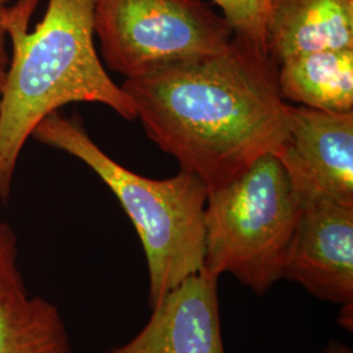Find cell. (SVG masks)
Here are the masks:
<instances>
[{
  "label": "cell",
  "mask_w": 353,
  "mask_h": 353,
  "mask_svg": "<svg viewBox=\"0 0 353 353\" xmlns=\"http://www.w3.org/2000/svg\"><path fill=\"white\" fill-rule=\"evenodd\" d=\"M17 256V237L12 227L0 221V303L13 293L26 290Z\"/></svg>",
  "instance_id": "obj_13"
},
{
  "label": "cell",
  "mask_w": 353,
  "mask_h": 353,
  "mask_svg": "<svg viewBox=\"0 0 353 353\" xmlns=\"http://www.w3.org/2000/svg\"><path fill=\"white\" fill-rule=\"evenodd\" d=\"M316 353H353V350L343 341H328L321 351Z\"/></svg>",
  "instance_id": "obj_16"
},
{
  "label": "cell",
  "mask_w": 353,
  "mask_h": 353,
  "mask_svg": "<svg viewBox=\"0 0 353 353\" xmlns=\"http://www.w3.org/2000/svg\"><path fill=\"white\" fill-rule=\"evenodd\" d=\"M122 88L150 139L208 191L275 153L290 127L278 65L234 38L219 54L126 79Z\"/></svg>",
  "instance_id": "obj_1"
},
{
  "label": "cell",
  "mask_w": 353,
  "mask_h": 353,
  "mask_svg": "<svg viewBox=\"0 0 353 353\" xmlns=\"http://www.w3.org/2000/svg\"><path fill=\"white\" fill-rule=\"evenodd\" d=\"M285 101L331 113L353 112V49L293 57L278 67Z\"/></svg>",
  "instance_id": "obj_10"
},
{
  "label": "cell",
  "mask_w": 353,
  "mask_h": 353,
  "mask_svg": "<svg viewBox=\"0 0 353 353\" xmlns=\"http://www.w3.org/2000/svg\"><path fill=\"white\" fill-rule=\"evenodd\" d=\"M322 301L353 303V205L330 199L301 202L281 270Z\"/></svg>",
  "instance_id": "obj_7"
},
{
  "label": "cell",
  "mask_w": 353,
  "mask_h": 353,
  "mask_svg": "<svg viewBox=\"0 0 353 353\" xmlns=\"http://www.w3.org/2000/svg\"><path fill=\"white\" fill-rule=\"evenodd\" d=\"M301 201L274 153L243 174L210 190L204 207L203 268L232 275L258 296L281 280Z\"/></svg>",
  "instance_id": "obj_4"
},
{
  "label": "cell",
  "mask_w": 353,
  "mask_h": 353,
  "mask_svg": "<svg viewBox=\"0 0 353 353\" xmlns=\"http://www.w3.org/2000/svg\"><path fill=\"white\" fill-rule=\"evenodd\" d=\"M8 0H0V94L6 83V76L10 65L8 50V32H7V11Z\"/></svg>",
  "instance_id": "obj_14"
},
{
  "label": "cell",
  "mask_w": 353,
  "mask_h": 353,
  "mask_svg": "<svg viewBox=\"0 0 353 353\" xmlns=\"http://www.w3.org/2000/svg\"><path fill=\"white\" fill-rule=\"evenodd\" d=\"M0 353H71L58 306L19 290L0 303Z\"/></svg>",
  "instance_id": "obj_11"
},
{
  "label": "cell",
  "mask_w": 353,
  "mask_h": 353,
  "mask_svg": "<svg viewBox=\"0 0 353 353\" xmlns=\"http://www.w3.org/2000/svg\"><path fill=\"white\" fill-rule=\"evenodd\" d=\"M338 323L341 327L352 332L353 330V303L341 305V312L338 316Z\"/></svg>",
  "instance_id": "obj_15"
},
{
  "label": "cell",
  "mask_w": 353,
  "mask_h": 353,
  "mask_svg": "<svg viewBox=\"0 0 353 353\" xmlns=\"http://www.w3.org/2000/svg\"><path fill=\"white\" fill-rule=\"evenodd\" d=\"M32 137L83 161L113 191L144 249L150 307L202 270L208 190L198 176L185 170L166 179L139 176L102 151L77 117L59 112L48 115Z\"/></svg>",
  "instance_id": "obj_3"
},
{
  "label": "cell",
  "mask_w": 353,
  "mask_h": 353,
  "mask_svg": "<svg viewBox=\"0 0 353 353\" xmlns=\"http://www.w3.org/2000/svg\"><path fill=\"white\" fill-rule=\"evenodd\" d=\"M93 28L103 62L126 79L219 54L234 38L204 0H96Z\"/></svg>",
  "instance_id": "obj_5"
},
{
  "label": "cell",
  "mask_w": 353,
  "mask_h": 353,
  "mask_svg": "<svg viewBox=\"0 0 353 353\" xmlns=\"http://www.w3.org/2000/svg\"><path fill=\"white\" fill-rule=\"evenodd\" d=\"M300 201L353 205V112L290 105L288 132L274 153Z\"/></svg>",
  "instance_id": "obj_6"
},
{
  "label": "cell",
  "mask_w": 353,
  "mask_h": 353,
  "mask_svg": "<svg viewBox=\"0 0 353 353\" xmlns=\"http://www.w3.org/2000/svg\"><path fill=\"white\" fill-rule=\"evenodd\" d=\"M353 49V0H271L265 50L280 65L293 57Z\"/></svg>",
  "instance_id": "obj_9"
},
{
  "label": "cell",
  "mask_w": 353,
  "mask_h": 353,
  "mask_svg": "<svg viewBox=\"0 0 353 353\" xmlns=\"http://www.w3.org/2000/svg\"><path fill=\"white\" fill-rule=\"evenodd\" d=\"M214 3L232 26L234 39L267 55L265 24L271 0H214Z\"/></svg>",
  "instance_id": "obj_12"
},
{
  "label": "cell",
  "mask_w": 353,
  "mask_h": 353,
  "mask_svg": "<svg viewBox=\"0 0 353 353\" xmlns=\"http://www.w3.org/2000/svg\"><path fill=\"white\" fill-rule=\"evenodd\" d=\"M219 279L205 268L190 275L151 307L132 339L102 353H225Z\"/></svg>",
  "instance_id": "obj_8"
},
{
  "label": "cell",
  "mask_w": 353,
  "mask_h": 353,
  "mask_svg": "<svg viewBox=\"0 0 353 353\" xmlns=\"http://www.w3.org/2000/svg\"><path fill=\"white\" fill-rule=\"evenodd\" d=\"M96 0H49L29 32L38 0L8 6L10 65L0 94V202L8 201L19 157L34 128L72 102H97L126 121L135 106L105 70L94 45Z\"/></svg>",
  "instance_id": "obj_2"
}]
</instances>
